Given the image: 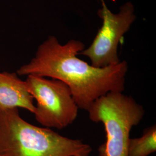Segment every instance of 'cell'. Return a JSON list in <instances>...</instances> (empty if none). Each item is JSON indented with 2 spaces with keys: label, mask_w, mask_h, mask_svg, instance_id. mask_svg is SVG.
Returning a JSON list of instances; mask_svg holds the SVG:
<instances>
[{
  "label": "cell",
  "mask_w": 156,
  "mask_h": 156,
  "mask_svg": "<svg viewBox=\"0 0 156 156\" xmlns=\"http://www.w3.org/2000/svg\"><path fill=\"white\" fill-rule=\"evenodd\" d=\"M25 82L37 102L34 114L38 123L46 128L62 129L75 122L79 108L66 84L37 75H28Z\"/></svg>",
  "instance_id": "4"
},
{
  "label": "cell",
  "mask_w": 156,
  "mask_h": 156,
  "mask_svg": "<svg viewBox=\"0 0 156 156\" xmlns=\"http://www.w3.org/2000/svg\"><path fill=\"white\" fill-rule=\"evenodd\" d=\"M34 100L25 80L15 73H0V109L20 108L34 113Z\"/></svg>",
  "instance_id": "6"
},
{
  "label": "cell",
  "mask_w": 156,
  "mask_h": 156,
  "mask_svg": "<svg viewBox=\"0 0 156 156\" xmlns=\"http://www.w3.org/2000/svg\"><path fill=\"white\" fill-rule=\"evenodd\" d=\"M89 119L102 123L106 140L98 149V156H127L132 128L145 115L143 106L123 92H110L95 101L88 109Z\"/></svg>",
  "instance_id": "3"
},
{
  "label": "cell",
  "mask_w": 156,
  "mask_h": 156,
  "mask_svg": "<svg viewBox=\"0 0 156 156\" xmlns=\"http://www.w3.org/2000/svg\"><path fill=\"white\" fill-rule=\"evenodd\" d=\"M156 151V126L144 130L140 138H129L127 156H149Z\"/></svg>",
  "instance_id": "7"
},
{
  "label": "cell",
  "mask_w": 156,
  "mask_h": 156,
  "mask_svg": "<svg viewBox=\"0 0 156 156\" xmlns=\"http://www.w3.org/2000/svg\"><path fill=\"white\" fill-rule=\"evenodd\" d=\"M92 148L27 122L17 108L0 109V156H90Z\"/></svg>",
  "instance_id": "2"
},
{
  "label": "cell",
  "mask_w": 156,
  "mask_h": 156,
  "mask_svg": "<svg viewBox=\"0 0 156 156\" xmlns=\"http://www.w3.org/2000/svg\"><path fill=\"white\" fill-rule=\"evenodd\" d=\"M101 7L97 15L102 20L91 45L78 53L89 58L91 65L104 68L116 65L121 62L118 55V46L136 19L133 4L128 1L120 6L119 11L113 13L104 0H100Z\"/></svg>",
  "instance_id": "5"
},
{
  "label": "cell",
  "mask_w": 156,
  "mask_h": 156,
  "mask_svg": "<svg viewBox=\"0 0 156 156\" xmlns=\"http://www.w3.org/2000/svg\"><path fill=\"white\" fill-rule=\"evenodd\" d=\"M85 48L80 41L71 39L61 44L51 35L39 45L35 56L20 67L19 76L37 75L59 80L66 84L79 108L88 111L95 101L110 92L125 90L128 64L97 68L78 58Z\"/></svg>",
  "instance_id": "1"
}]
</instances>
